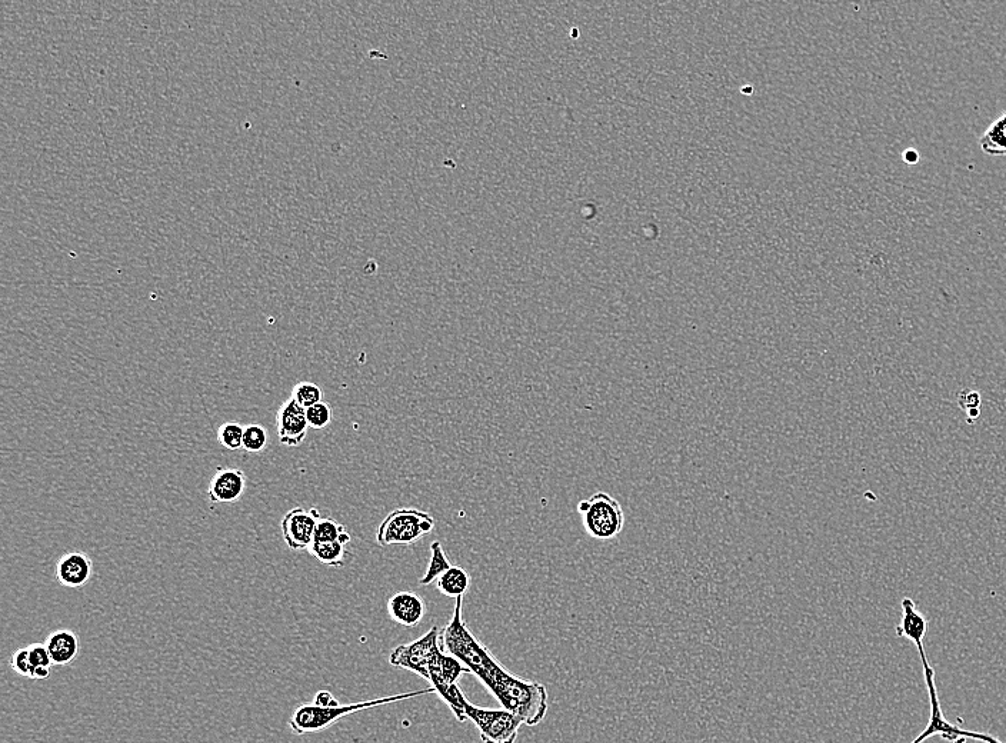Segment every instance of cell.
<instances>
[{"label":"cell","mask_w":1006,"mask_h":743,"mask_svg":"<svg viewBox=\"0 0 1006 743\" xmlns=\"http://www.w3.org/2000/svg\"><path fill=\"white\" fill-rule=\"evenodd\" d=\"M463 598L456 599L451 622L442 629L443 651L455 656L508 709L528 726L544 721L548 713V691L542 683L526 681L503 668L492 652L482 645L462 616Z\"/></svg>","instance_id":"6da1fadb"},{"label":"cell","mask_w":1006,"mask_h":743,"mask_svg":"<svg viewBox=\"0 0 1006 743\" xmlns=\"http://www.w3.org/2000/svg\"><path fill=\"white\" fill-rule=\"evenodd\" d=\"M389 663L395 668L416 673L431 683L456 719L468 721L465 713L468 699L463 695L458 682L462 675H468L471 671L455 656L443 651L438 626H432L431 631L416 641L393 649Z\"/></svg>","instance_id":"7a4b0ae2"},{"label":"cell","mask_w":1006,"mask_h":743,"mask_svg":"<svg viewBox=\"0 0 1006 743\" xmlns=\"http://www.w3.org/2000/svg\"><path fill=\"white\" fill-rule=\"evenodd\" d=\"M435 688L421 689V691L399 693V695L386 696V698L373 699V701L348 703V705L333 706V708H323L315 703H305L299 706L292 713L289 719V728L296 735H306V733H318L326 731L335 725L343 716L352 715L355 712L366 711V709L378 708V706L389 705V703L405 701V699L418 698V696L435 693Z\"/></svg>","instance_id":"3957f363"},{"label":"cell","mask_w":1006,"mask_h":743,"mask_svg":"<svg viewBox=\"0 0 1006 743\" xmlns=\"http://www.w3.org/2000/svg\"><path fill=\"white\" fill-rule=\"evenodd\" d=\"M576 509L586 533L598 541H611L624 531V509L609 493L596 492L591 498L579 502Z\"/></svg>","instance_id":"277c9868"},{"label":"cell","mask_w":1006,"mask_h":743,"mask_svg":"<svg viewBox=\"0 0 1006 743\" xmlns=\"http://www.w3.org/2000/svg\"><path fill=\"white\" fill-rule=\"evenodd\" d=\"M435 519L418 509H395L383 519L376 533V541L386 548L391 545L409 546L421 541L435 529Z\"/></svg>","instance_id":"5b68a950"},{"label":"cell","mask_w":1006,"mask_h":743,"mask_svg":"<svg viewBox=\"0 0 1006 743\" xmlns=\"http://www.w3.org/2000/svg\"><path fill=\"white\" fill-rule=\"evenodd\" d=\"M466 719L479 729L483 743H514L522 719L508 709L481 708L466 702Z\"/></svg>","instance_id":"8992f818"},{"label":"cell","mask_w":1006,"mask_h":743,"mask_svg":"<svg viewBox=\"0 0 1006 743\" xmlns=\"http://www.w3.org/2000/svg\"><path fill=\"white\" fill-rule=\"evenodd\" d=\"M921 656L922 666H924V676L926 689L929 693V701H931V719H929L928 726L918 738L912 743H922L926 739L932 738V736L939 735L944 738L945 741L949 742H965L966 739H974L975 732L964 731V729L958 728L956 725H952L946 721L944 713H942L941 703L938 699V689L935 685V671L929 665L928 658H926V653L919 652Z\"/></svg>","instance_id":"52a82bcc"},{"label":"cell","mask_w":1006,"mask_h":743,"mask_svg":"<svg viewBox=\"0 0 1006 743\" xmlns=\"http://www.w3.org/2000/svg\"><path fill=\"white\" fill-rule=\"evenodd\" d=\"M318 509L293 508L292 511L283 516L281 529L283 541H285L291 551H303L311 548L313 535H315L316 523L321 518Z\"/></svg>","instance_id":"ba28073f"},{"label":"cell","mask_w":1006,"mask_h":743,"mask_svg":"<svg viewBox=\"0 0 1006 743\" xmlns=\"http://www.w3.org/2000/svg\"><path fill=\"white\" fill-rule=\"evenodd\" d=\"M276 425H278L279 441L283 446H289V448L301 446L309 431L306 409H303L292 398L288 399L279 408L278 415H276Z\"/></svg>","instance_id":"9c48e42d"},{"label":"cell","mask_w":1006,"mask_h":743,"mask_svg":"<svg viewBox=\"0 0 1006 743\" xmlns=\"http://www.w3.org/2000/svg\"><path fill=\"white\" fill-rule=\"evenodd\" d=\"M93 576V562L86 553L68 552L55 566V578L65 588H82Z\"/></svg>","instance_id":"30bf717a"},{"label":"cell","mask_w":1006,"mask_h":743,"mask_svg":"<svg viewBox=\"0 0 1006 743\" xmlns=\"http://www.w3.org/2000/svg\"><path fill=\"white\" fill-rule=\"evenodd\" d=\"M246 489V476L242 469L219 468L209 483L208 498L213 503H235Z\"/></svg>","instance_id":"8fae6325"},{"label":"cell","mask_w":1006,"mask_h":743,"mask_svg":"<svg viewBox=\"0 0 1006 743\" xmlns=\"http://www.w3.org/2000/svg\"><path fill=\"white\" fill-rule=\"evenodd\" d=\"M425 602L421 596L413 592H398L391 596L388 601V613L392 621L405 626V628H415L422 622L425 616Z\"/></svg>","instance_id":"7c38bea8"},{"label":"cell","mask_w":1006,"mask_h":743,"mask_svg":"<svg viewBox=\"0 0 1006 743\" xmlns=\"http://www.w3.org/2000/svg\"><path fill=\"white\" fill-rule=\"evenodd\" d=\"M928 626V619L916 609L915 602L911 598L902 599V618L896 626V636L911 641L918 652H924V639Z\"/></svg>","instance_id":"4fadbf2b"},{"label":"cell","mask_w":1006,"mask_h":743,"mask_svg":"<svg viewBox=\"0 0 1006 743\" xmlns=\"http://www.w3.org/2000/svg\"><path fill=\"white\" fill-rule=\"evenodd\" d=\"M45 645L51 655L53 665L56 666L69 665L78 658L79 652H81L78 636L69 629H59V631L52 632L46 638Z\"/></svg>","instance_id":"5bb4252c"},{"label":"cell","mask_w":1006,"mask_h":743,"mask_svg":"<svg viewBox=\"0 0 1006 743\" xmlns=\"http://www.w3.org/2000/svg\"><path fill=\"white\" fill-rule=\"evenodd\" d=\"M436 586L443 595L449 596V598H463L471 586V576L461 566L452 565L448 571L439 576Z\"/></svg>","instance_id":"9a60e30c"},{"label":"cell","mask_w":1006,"mask_h":743,"mask_svg":"<svg viewBox=\"0 0 1006 743\" xmlns=\"http://www.w3.org/2000/svg\"><path fill=\"white\" fill-rule=\"evenodd\" d=\"M981 148L986 155L1006 156V113L986 129L981 138Z\"/></svg>","instance_id":"2e32d148"},{"label":"cell","mask_w":1006,"mask_h":743,"mask_svg":"<svg viewBox=\"0 0 1006 743\" xmlns=\"http://www.w3.org/2000/svg\"><path fill=\"white\" fill-rule=\"evenodd\" d=\"M308 552L323 565L332 566V568L345 566L346 558L349 555L346 551V545H343L342 542L312 543Z\"/></svg>","instance_id":"e0dca14e"},{"label":"cell","mask_w":1006,"mask_h":743,"mask_svg":"<svg viewBox=\"0 0 1006 743\" xmlns=\"http://www.w3.org/2000/svg\"><path fill=\"white\" fill-rule=\"evenodd\" d=\"M331 542H342L343 545H348L351 542V535H349V532L346 531L345 526L341 525V523L321 516L318 523H316L313 543Z\"/></svg>","instance_id":"ac0fdd59"},{"label":"cell","mask_w":1006,"mask_h":743,"mask_svg":"<svg viewBox=\"0 0 1006 743\" xmlns=\"http://www.w3.org/2000/svg\"><path fill=\"white\" fill-rule=\"evenodd\" d=\"M28 648L31 655V679L35 681L48 679L51 676L53 663L45 643H32Z\"/></svg>","instance_id":"d6986e66"},{"label":"cell","mask_w":1006,"mask_h":743,"mask_svg":"<svg viewBox=\"0 0 1006 743\" xmlns=\"http://www.w3.org/2000/svg\"><path fill=\"white\" fill-rule=\"evenodd\" d=\"M431 552V562H429L428 571H426L423 578L419 579V583H421L422 586H428L431 585V583L438 581L439 576L448 571V569L452 566L451 562H449L448 556H446L445 549H443L441 542H432Z\"/></svg>","instance_id":"ffe728a7"},{"label":"cell","mask_w":1006,"mask_h":743,"mask_svg":"<svg viewBox=\"0 0 1006 743\" xmlns=\"http://www.w3.org/2000/svg\"><path fill=\"white\" fill-rule=\"evenodd\" d=\"M291 398L303 409H309L323 402V391L315 383L299 382L298 385L293 386Z\"/></svg>","instance_id":"44dd1931"},{"label":"cell","mask_w":1006,"mask_h":743,"mask_svg":"<svg viewBox=\"0 0 1006 743\" xmlns=\"http://www.w3.org/2000/svg\"><path fill=\"white\" fill-rule=\"evenodd\" d=\"M269 433L259 423L245 426L243 433V449L249 453H259L268 448Z\"/></svg>","instance_id":"7402d4cb"},{"label":"cell","mask_w":1006,"mask_h":743,"mask_svg":"<svg viewBox=\"0 0 1006 743\" xmlns=\"http://www.w3.org/2000/svg\"><path fill=\"white\" fill-rule=\"evenodd\" d=\"M243 433L245 428L238 422H225L219 428L218 439L223 448L228 451L243 449Z\"/></svg>","instance_id":"603a6c76"},{"label":"cell","mask_w":1006,"mask_h":743,"mask_svg":"<svg viewBox=\"0 0 1006 743\" xmlns=\"http://www.w3.org/2000/svg\"><path fill=\"white\" fill-rule=\"evenodd\" d=\"M306 418H308L309 428L316 429V431L325 429L332 422V408L326 402L318 403V405L306 409Z\"/></svg>","instance_id":"cb8c5ba5"},{"label":"cell","mask_w":1006,"mask_h":743,"mask_svg":"<svg viewBox=\"0 0 1006 743\" xmlns=\"http://www.w3.org/2000/svg\"><path fill=\"white\" fill-rule=\"evenodd\" d=\"M11 666L13 671L25 678H31V655L29 648H21L12 653Z\"/></svg>","instance_id":"d4e9b609"},{"label":"cell","mask_w":1006,"mask_h":743,"mask_svg":"<svg viewBox=\"0 0 1006 743\" xmlns=\"http://www.w3.org/2000/svg\"><path fill=\"white\" fill-rule=\"evenodd\" d=\"M966 401H968L969 403L968 408H966V411H969V413L975 412L976 415H979L978 406L979 403H981V399H979V393L966 391L962 393V395H959V402H966Z\"/></svg>","instance_id":"484cf974"},{"label":"cell","mask_w":1006,"mask_h":743,"mask_svg":"<svg viewBox=\"0 0 1006 743\" xmlns=\"http://www.w3.org/2000/svg\"><path fill=\"white\" fill-rule=\"evenodd\" d=\"M313 703L318 706H323V708H333V706L341 705V703L336 701L335 696L328 691L316 693L315 701H313Z\"/></svg>","instance_id":"4316f807"},{"label":"cell","mask_w":1006,"mask_h":743,"mask_svg":"<svg viewBox=\"0 0 1006 743\" xmlns=\"http://www.w3.org/2000/svg\"><path fill=\"white\" fill-rule=\"evenodd\" d=\"M974 739H975V741L984 742V743H1002L1001 741H998V739L994 738V736H991V735H988V733H982V732H975V738Z\"/></svg>","instance_id":"83f0119b"}]
</instances>
